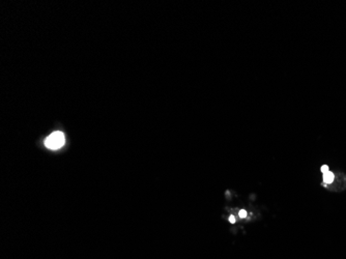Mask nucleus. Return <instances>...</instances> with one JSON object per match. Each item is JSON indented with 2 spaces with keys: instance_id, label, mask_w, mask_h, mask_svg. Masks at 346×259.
Here are the masks:
<instances>
[{
  "instance_id": "f257e3e1",
  "label": "nucleus",
  "mask_w": 346,
  "mask_h": 259,
  "mask_svg": "<svg viewBox=\"0 0 346 259\" xmlns=\"http://www.w3.org/2000/svg\"><path fill=\"white\" fill-rule=\"evenodd\" d=\"M65 143V137L62 132H54L45 140L46 148L49 150H59Z\"/></svg>"
},
{
  "instance_id": "f03ea898",
  "label": "nucleus",
  "mask_w": 346,
  "mask_h": 259,
  "mask_svg": "<svg viewBox=\"0 0 346 259\" xmlns=\"http://www.w3.org/2000/svg\"><path fill=\"white\" fill-rule=\"evenodd\" d=\"M334 179H335V174H334L333 172L328 171V172L324 173V183H325V185H331L334 182Z\"/></svg>"
},
{
  "instance_id": "7ed1b4c3",
  "label": "nucleus",
  "mask_w": 346,
  "mask_h": 259,
  "mask_svg": "<svg viewBox=\"0 0 346 259\" xmlns=\"http://www.w3.org/2000/svg\"><path fill=\"white\" fill-rule=\"evenodd\" d=\"M320 171H321L322 173H326V172L330 171V169H329V167H328L327 165H324V166H321V168H320Z\"/></svg>"
},
{
  "instance_id": "20e7f679",
  "label": "nucleus",
  "mask_w": 346,
  "mask_h": 259,
  "mask_svg": "<svg viewBox=\"0 0 346 259\" xmlns=\"http://www.w3.org/2000/svg\"><path fill=\"white\" fill-rule=\"evenodd\" d=\"M239 217H240V218H246V217H247V211L244 210V209H241V210L239 211Z\"/></svg>"
},
{
  "instance_id": "39448f33",
  "label": "nucleus",
  "mask_w": 346,
  "mask_h": 259,
  "mask_svg": "<svg viewBox=\"0 0 346 259\" xmlns=\"http://www.w3.org/2000/svg\"><path fill=\"white\" fill-rule=\"evenodd\" d=\"M229 222H230V223H232V224L235 223V218H234L233 216H230V217H229Z\"/></svg>"
}]
</instances>
